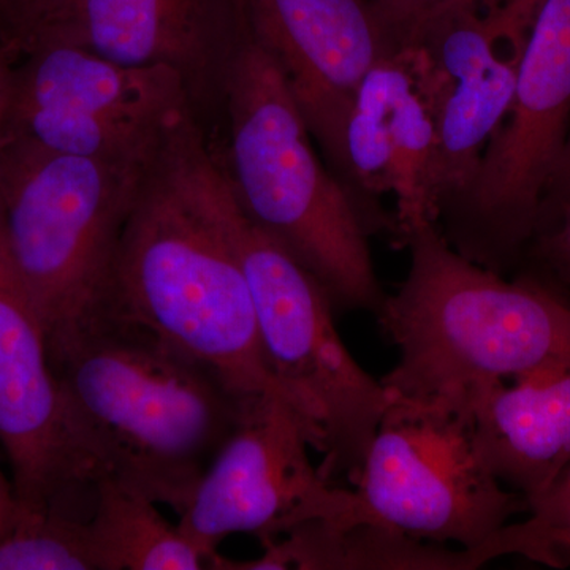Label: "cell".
<instances>
[{"instance_id":"6da1fadb","label":"cell","mask_w":570,"mask_h":570,"mask_svg":"<svg viewBox=\"0 0 570 570\" xmlns=\"http://www.w3.org/2000/svg\"><path fill=\"white\" fill-rule=\"evenodd\" d=\"M213 164L205 127L186 112L146 168L102 306L193 356L236 395L291 403L266 363L249 284L214 208Z\"/></svg>"},{"instance_id":"7a4b0ae2","label":"cell","mask_w":570,"mask_h":570,"mask_svg":"<svg viewBox=\"0 0 570 570\" xmlns=\"http://www.w3.org/2000/svg\"><path fill=\"white\" fill-rule=\"evenodd\" d=\"M48 351L78 448L100 479L181 515L246 397L108 306L48 337Z\"/></svg>"},{"instance_id":"3957f363","label":"cell","mask_w":570,"mask_h":570,"mask_svg":"<svg viewBox=\"0 0 570 570\" xmlns=\"http://www.w3.org/2000/svg\"><path fill=\"white\" fill-rule=\"evenodd\" d=\"M396 219L411 264L376 313L400 354L381 381L392 400L466 409L494 382L570 367L569 291L530 269L509 281L469 261L426 213Z\"/></svg>"},{"instance_id":"277c9868","label":"cell","mask_w":570,"mask_h":570,"mask_svg":"<svg viewBox=\"0 0 570 570\" xmlns=\"http://www.w3.org/2000/svg\"><path fill=\"white\" fill-rule=\"evenodd\" d=\"M212 145L239 208L324 288L333 311L376 314L385 292L370 238L385 234L317 156L287 75L246 22L220 85Z\"/></svg>"},{"instance_id":"5b68a950","label":"cell","mask_w":570,"mask_h":570,"mask_svg":"<svg viewBox=\"0 0 570 570\" xmlns=\"http://www.w3.org/2000/svg\"><path fill=\"white\" fill-rule=\"evenodd\" d=\"M214 208L253 294L269 371L305 420L322 472L351 479L393 400L348 354L322 285L239 208L219 160L212 168Z\"/></svg>"},{"instance_id":"8992f818","label":"cell","mask_w":570,"mask_h":570,"mask_svg":"<svg viewBox=\"0 0 570 570\" xmlns=\"http://www.w3.org/2000/svg\"><path fill=\"white\" fill-rule=\"evenodd\" d=\"M149 164L105 163L0 135L3 232L47 337L107 299L124 225Z\"/></svg>"},{"instance_id":"52a82bcc","label":"cell","mask_w":570,"mask_h":570,"mask_svg":"<svg viewBox=\"0 0 570 570\" xmlns=\"http://www.w3.org/2000/svg\"><path fill=\"white\" fill-rule=\"evenodd\" d=\"M570 134V0H542L504 118L471 181L436 214L453 249L520 268Z\"/></svg>"},{"instance_id":"ba28073f","label":"cell","mask_w":570,"mask_h":570,"mask_svg":"<svg viewBox=\"0 0 570 570\" xmlns=\"http://www.w3.org/2000/svg\"><path fill=\"white\" fill-rule=\"evenodd\" d=\"M348 482L351 509L336 523L370 521L461 549L490 546L512 517L530 512L487 466L466 409L441 404L393 400Z\"/></svg>"},{"instance_id":"9c48e42d","label":"cell","mask_w":570,"mask_h":570,"mask_svg":"<svg viewBox=\"0 0 570 570\" xmlns=\"http://www.w3.org/2000/svg\"><path fill=\"white\" fill-rule=\"evenodd\" d=\"M189 111V89L174 69L124 66L75 45L41 41L14 62L2 135L105 163L146 165Z\"/></svg>"},{"instance_id":"30bf717a","label":"cell","mask_w":570,"mask_h":570,"mask_svg":"<svg viewBox=\"0 0 570 570\" xmlns=\"http://www.w3.org/2000/svg\"><path fill=\"white\" fill-rule=\"evenodd\" d=\"M309 448V428L291 403L277 395L246 397L235 430L179 515V530L214 566L217 546L236 532L265 543L303 521L343 519L352 490L314 466Z\"/></svg>"},{"instance_id":"8fae6325","label":"cell","mask_w":570,"mask_h":570,"mask_svg":"<svg viewBox=\"0 0 570 570\" xmlns=\"http://www.w3.org/2000/svg\"><path fill=\"white\" fill-rule=\"evenodd\" d=\"M0 444L21 510L89 519L100 475L82 455L48 351L47 330L22 283L0 213Z\"/></svg>"},{"instance_id":"7c38bea8","label":"cell","mask_w":570,"mask_h":570,"mask_svg":"<svg viewBox=\"0 0 570 570\" xmlns=\"http://www.w3.org/2000/svg\"><path fill=\"white\" fill-rule=\"evenodd\" d=\"M540 2L461 0L415 43L426 56L436 116L434 219L471 181L508 111Z\"/></svg>"},{"instance_id":"4fadbf2b","label":"cell","mask_w":570,"mask_h":570,"mask_svg":"<svg viewBox=\"0 0 570 570\" xmlns=\"http://www.w3.org/2000/svg\"><path fill=\"white\" fill-rule=\"evenodd\" d=\"M243 28L239 0H52L10 45L62 41L124 66L174 69L205 126Z\"/></svg>"},{"instance_id":"5bb4252c","label":"cell","mask_w":570,"mask_h":570,"mask_svg":"<svg viewBox=\"0 0 570 570\" xmlns=\"http://www.w3.org/2000/svg\"><path fill=\"white\" fill-rule=\"evenodd\" d=\"M255 40L283 67L322 153L335 145L367 71L401 50L370 0H239Z\"/></svg>"},{"instance_id":"9a60e30c","label":"cell","mask_w":570,"mask_h":570,"mask_svg":"<svg viewBox=\"0 0 570 570\" xmlns=\"http://www.w3.org/2000/svg\"><path fill=\"white\" fill-rule=\"evenodd\" d=\"M475 445L494 478L528 499L570 464V367L494 382L466 401Z\"/></svg>"},{"instance_id":"2e32d148","label":"cell","mask_w":570,"mask_h":570,"mask_svg":"<svg viewBox=\"0 0 570 570\" xmlns=\"http://www.w3.org/2000/svg\"><path fill=\"white\" fill-rule=\"evenodd\" d=\"M520 524H508L482 549L452 550L384 524L358 521L341 524L313 519L296 524L275 540L262 543L264 554L253 561L220 558L224 570H472L505 554H524Z\"/></svg>"},{"instance_id":"e0dca14e","label":"cell","mask_w":570,"mask_h":570,"mask_svg":"<svg viewBox=\"0 0 570 570\" xmlns=\"http://www.w3.org/2000/svg\"><path fill=\"white\" fill-rule=\"evenodd\" d=\"M96 570L213 569V558L157 510L156 502L102 479L88 520Z\"/></svg>"},{"instance_id":"ac0fdd59","label":"cell","mask_w":570,"mask_h":570,"mask_svg":"<svg viewBox=\"0 0 570 570\" xmlns=\"http://www.w3.org/2000/svg\"><path fill=\"white\" fill-rule=\"evenodd\" d=\"M0 570H96L88 520L58 510H18L0 540Z\"/></svg>"},{"instance_id":"d6986e66","label":"cell","mask_w":570,"mask_h":570,"mask_svg":"<svg viewBox=\"0 0 570 570\" xmlns=\"http://www.w3.org/2000/svg\"><path fill=\"white\" fill-rule=\"evenodd\" d=\"M528 528L534 542V562L554 569L570 566V464L546 493L530 501Z\"/></svg>"},{"instance_id":"ffe728a7","label":"cell","mask_w":570,"mask_h":570,"mask_svg":"<svg viewBox=\"0 0 570 570\" xmlns=\"http://www.w3.org/2000/svg\"><path fill=\"white\" fill-rule=\"evenodd\" d=\"M520 268L538 273L570 292V200L542 206Z\"/></svg>"},{"instance_id":"44dd1931","label":"cell","mask_w":570,"mask_h":570,"mask_svg":"<svg viewBox=\"0 0 570 570\" xmlns=\"http://www.w3.org/2000/svg\"><path fill=\"white\" fill-rule=\"evenodd\" d=\"M400 47L417 43L430 21L461 0H370Z\"/></svg>"},{"instance_id":"7402d4cb","label":"cell","mask_w":570,"mask_h":570,"mask_svg":"<svg viewBox=\"0 0 570 570\" xmlns=\"http://www.w3.org/2000/svg\"><path fill=\"white\" fill-rule=\"evenodd\" d=\"M52 0H0V41L13 39L51 6Z\"/></svg>"},{"instance_id":"603a6c76","label":"cell","mask_w":570,"mask_h":570,"mask_svg":"<svg viewBox=\"0 0 570 570\" xmlns=\"http://www.w3.org/2000/svg\"><path fill=\"white\" fill-rule=\"evenodd\" d=\"M562 200H570V134L568 141H566L564 151L561 154L560 163L554 168L549 187H547L542 206Z\"/></svg>"},{"instance_id":"cb8c5ba5","label":"cell","mask_w":570,"mask_h":570,"mask_svg":"<svg viewBox=\"0 0 570 570\" xmlns=\"http://www.w3.org/2000/svg\"><path fill=\"white\" fill-rule=\"evenodd\" d=\"M17 59V50L0 41V135H2L3 124H6L11 77H13V67Z\"/></svg>"},{"instance_id":"d4e9b609","label":"cell","mask_w":570,"mask_h":570,"mask_svg":"<svg viewBox=\"0 0 570 570\" xmlns=\"http://www.w3.org/2000/svg\"><path fill=\"white\" fill-rule=\"evenodd\" d=\"M18 510L20 508L14 497L13 483L9 482L0 471V540L6 538L7 532L13 527Z\"/></svg>"}]
</instances>
